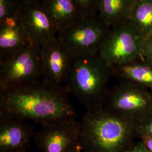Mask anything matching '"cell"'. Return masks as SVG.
<instances>
[{
  "instance_id": "7402d4cb",
  "label": "cell",
  "mask_w": 152,
  "mask_h": 152,
  "mask_svg": "<svg viewBox=\"0 0 152 152\" xmlns=\"http://www.w3.org/2000/svg\"><path fill=\"white\" fill-rule=\"evenodd\" d=\"M141 140L143 142L148 151L152 152V136L145 134H141Z\"/></svg>"
},
{
  "instance_id": "5bb4252c",
  "label": "cell",
  "mask_w": 152,
  "mask_h": 152,
  "mask_svg": "<svg viewBox=\"0 0 152 152\" xmlns=\"http://www.w3.org/2000/svg\"><path fill=\"white\" fill-rule=\"evenodd\" d=\"M112 76L121 82H130L152 88V65L137 60L110 68Z\"/></svg>"
},
{
  "instance_id": "7a4b0ae2",
  "label": "cell",
  "mask_w": 152,
  "mask_h": 152,
  "mask_svg": "<svg viewBox=\"0 0 152 152\" xmlns=\"http://www.w3.org/2000/svg\"><path fill=\"white\" fill-rule=\"evenodd\" d=\"M135 124L103 108L86 111L80 121L82 152H125L134 143Z\"/></svg>"
},
{
  "instance_id": "d6986e66",
  "label": "cell",
  "mask_w": 152,
  "mask_h": 152,
  "mask_svg": "<svg viewBox=\"0 0 152 152\" xmlns=\"http://www.w3.org/2000/svg\"><path fill=\"white\" fill-rule=\"evenodd\" d=\"M141 59L152 65V33L144 38Z\"/></svg>"
},
{
  "instance_id": "cb8c5ba5",
  "label": "cell",
  "mask_w": 152,
  "mask_h": 152,
  "mask_svg": "<svg viewBox=\"0 0 152 152\" xmlns=\"http://www.w3.org/2000/svg\"><path fill=\"white\" fill-rule=\"evenodd\" d=\"M28 152V151H27V152Z\"/></svg>"
},
{
  "instance_id": "30bf717a",
  "label": "cell",
  "mask_w": 152,
  "mask_h": 152,
  "mask_svg": "<svg viewBox=\"0 0 152 152\" xmlns=\"http://www.w3.org/2000/svg\"><path fill=\"white\" fill-rule=\"evenodd\" d=\"M42 80L56 86H64L73 55L58 37L41 46Z\"/></svg>"
},
{
  "instance_id": "277c9868",
  "label": "cell",
  "mask_w": 152,
  "mask_h": 152,
  "mask_svg": "<svg viewBox=\"0 0 152 152\" xmlns=\"http://www.w3.org/2000/svg\"><path fill=\"white\" fill-rule=\"evenodd\" d=\"M144 37L130 21L110 28L99 54L110 68L141 58Z\"/></svg>"
},
{
  "instance_id": "3957f363",
  "label": "cell",
  "mask_w": 152,
  "mask_h": 152,
  "mask_svg": "<svg viewBox=\"0 0 152 152\" xmlns=\"http://www.w3.org/2000/svg\"><path fill=\"white\" fill-rule=\"evenodd\" d=\"M110 69L99 53L73 55L64 86L86 111L103 108Z\"/></svg>"
},
{
  "instance_id": "44dd1931",
  "label": "cell",
  "mask_w": 152,
  "mask_h": 152,
  "mask_svg": "<svg viewBox=\"0 0 152 152\" xmlns=\"http://www.w3.org/2000/svg\"><path fill=\"white\" fill-rule=\"evenodd\" d=\"M125 152H149L142 141H140L134 144Z\"/></svg>"
},
{
  "instance_id": "9a60e30c",
  "label": "cell",
  "mask_w": 152,
  "mask_h": 152,
  "mask_svg": "<svg viewBox=\"0 0 152 152\" xmlns=\"http://www.w3.org/2000/svg\"><path fill=\"white\" fill-rule=\"evenodd\" d=\"M136 0H100L98 13L111 27L130 20Z\"/></svg>"
},
{
  "instance_id": "ba28073f",
  "label": "cell",
  "mask_w": 152,
  "mask_h": 152,
  "mask_svg": "<svg viewBox=\"0 0 152 152\" xmlns=\"http://www.w3.org/2000/svg\"><path fill=\"white\" fill-rule=\"evenodd\" d=\"M80 122L75 118L41 125L33 139L39 152H73L80 147Z\"/></svg>"
},
{
  "instance_id": "9c48e42d",
  "label": "cell",
  "mask_w": 152,
  "mask_h": 152,
  "mask_svg": "<svg viewBox=\"0 0 152 152\" xmlns=\"http://www.w3.org/2000/svg\"><path fill=\"white\" fill-rule=\"evenodd\" d=\"M18 15L34 45L41 48L58 37L59 31L41 1L23 0Z\"/></svg>"
},
{
  "instance_id": "e0dca14e",
  "label": "cell",
  "mask_w": 152,
  "mask_h": 152,
  "mask_svg": "<svg viewBox=\"0 0 152 152\" xmlns=\"http://www.w3.org/2000/svg\"><path fill=\"white\" fill-rule=\"evenodd\" d=\"M23 0H0V20L18 14Z\"/></svg>"
},
{
  "instance_id": "d4e9b609",
  "label": "cell",
  "mask_w": 152,
  "mask_h": 152,
  "mask_svg": "<svg viewBox=\"0 0 152 152\" xmlns=\"http://www.w3.org/2000/svg\"><path fill=\"white\" fill-rule=\"evenodd\" d=\"M38 1H41V0H38Z\"/></svg>"
},
{
  "instance_id": "8fae6325",
  "label": "cell",
  "mask_w": 152,
  "mask_h": 152,
  "mask_svg": "<svg viewBox=\"0 0 152 152\" xmlns=\"http://www.w3.org/2000/svg\"><path fill=\"white\" fill-rule=\"evenodd\" d=\"M26 121L0 117V152H27L31 148L36 124Z\"/></svg>"
},
{
  "instance_id": "6da1fadb",
  "label": "cell",
  "mask_w": 152,
  "mask_h": 152,
  "mask_svg": "<svg viewBox=\"0 0 152 152\" xmlns=\"http://www.w3.org/2000/svg\"><path fill=\"white\" fill-rule=\"evenodd\" d=\"M64 86L44 80L0 91V117L29 120L44 125L76 117L75 108Z\"/></svg>"
},
{
  "instance_id": "2e32d148",
  "label": "cell",
  "mask_w": 152,
  "mask_h": 152,
  "mask_svg": "<svg viewBox=\"0 0 152 152\" xmlns=\"http://www.w3.org/2000/svg\"><path fill=\"white\" fill-rule=\"evenodd\" d=\"M129 21L144 38L152 33V0H136Z\"/></svg>"
},
{
  "instance_id": "ac0fdd59",
  "label": "cell",
  "mask_w": 152,
  "mask_h": 152,
  "mask_svg": "<svg viewBox=\"0 0 152 152\" xmlns=\"http://www.w3.org/2000/svg\"><path fill=\"white\" fill-rule=\"evenodd\" d=\"M81 11L82 15L98 12L100 0H73Z\"/></svg>"
},
{
  "instance_id": "ffe728a7",
  "label": "cell",
  "mask_w": 152,
  "mask_h": 152,
  "mask_svg": "<svg viewBox=\"0 0 152 152\" xmlns=\"http://www.w3.org/2000/svg\"><path fill=\"white\" fill-rule=\"evenodd\" d=\"M140 134L152 136V118L145 121L144 125L140 129Z\"/></svg>"
},
{
  "instance_id": "8992f818",
  "label": "cell",
  "mask_w": 152,
  "mask_h": 152,
  "mask_svg": "<svg viewBox=\"0 0 152 152\" xmlns=\"http://www.w3.org/2000/svg\"><path fill=\"white\" fill-rule=\"evenodd\" d=\"M42 77L41 48L35 45L0 61V91H7L39 81Z\"/></svg>"
},
{
  "instance_id": "4fadbf2b",
  "label": "cell",
  "mask_w": 152,
  "mask_h": 152,
  "mask_svg": "<svg viewBox=\"0 0 152 152\" xmlns=\"http://www.w3.org/2000/svg\"><path fill=\"white\" fill-rule=\"evenodd\" d=\"M59 33L82 15L73 0H41Z\"/></svg>"
},
{
  "instance_id": "7c38bea8",
  "label": "cell",
  "mask_w": 152,
  "mask_h": 152,
  "mask_svg": "<svg viewBox=\"0 0 152 152\" xmlns=\"http://www.w3.org/2000/svg\"><path fill=\"white\" fill-rule=\"evenodd\" d=\"M34 45L18 14L0 20V61Z\"/></svg>"
},
{
  "instance_id": "603a6c76",
  "label": "cell",
  "mask_w": 152,
  "mask_h": 152,
  "mask_svg": "<svg viewBox=\"0 0 152 152\" xmlns=\"http://www.w3.org/2000/svg\"><path fill=\"white\" fill-rule=\"evenodd\" d=\"M82 152L81 151V150H78V151H75V152Z\"/></svg>"
},
{
  "instance_id": "52a82bcc",
  "label": "cell",
  "mask_w": 152,
  "mask_h": 152,
  "mask_svg": "<svg viewBox=\"0 0 152 152\" xmlns=\"http://www.w3.org/2000/svg\"><path fill=\"white\" fill-rule=\"evenodd\" d=\"M103 108L135 124L152 111V96L137 85L121 82L109 91Z\"/></svg>"
},
{
  "instance_id": "5b68a950",
  "label": "cell",
  "mask_w": 152,
  "mask_h": 152,
  "mask_svg": "<svg viewBox=\"0 0 152 152\" xmlns=\"http://www.w3.org/2000/svg\"><path fill=\"white\" fill-rule=\"evenodd\" d=\"M99 13L83 15L58 37L73 55L95 54L110 29Z\"/></svg>"
}]
</instances>
